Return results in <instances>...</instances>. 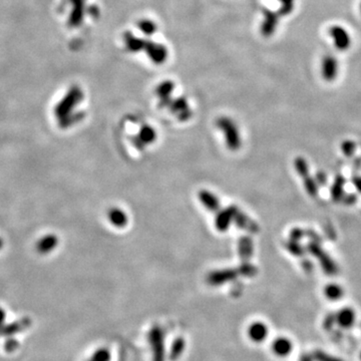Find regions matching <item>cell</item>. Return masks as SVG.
Here are the masks:
<instances>
[{
  "instance_id": "cell-4",
  "label": "cell",
  "mask_w": 361,
  "mask_h": 361,
  "mask_svg": "<svg viewBox=\"0 0 361 361\" xmlns=\"http://www.w3.org/2000/svg\"><path fill=\"white\" fill-rule=\"evenodd\" d=\"M279 17H280L279 13L274 12L270 9H265L263 11V21L260 28L263 37L270 38L275 33L278 27Z\"/></svg>"
},
{
  "instance_id": "cell-10",
  "label": "cell",
  "mask_w": 361,
  "mask_h": 361,
  "mask_svg": "<svg viewBox=\"0 0 361 361\" xmlns=\"http://www.w3.org/2000/svg\"><path fill=\"white\" fill-rule=\"evenodd\" d=\"M138 29L147 37H151L157 32V23L151 19H140L137 22Z\"/></svg>"
},
{
  "instance_id": "cell-19",
  "label": "cell",
  "mask_w": 361,
  "mask_h": 361,
  "mask_svg": "<svg viewBox=\"0 0 361 361\" xmlns=\"http://www.w3.org/2000/svg\"><path fill=\"white\" fill-rule=\"evenodd\" d=\"M360 11H361V3H360Z\"/></svg>"
},
{
  "instance_id": "cell-3",
  "label": "cell",
  "mask_w": 361,
  "mask_h": 361,
  "mask_svg": "<svg viewBox=\"0 0 361 361\" xmlns=\"http://www.w3.org/2000/svg\"><path fill=\"white\" fill-rule=\"evenodd\" d=\"M338 59L331 53L325 54L321 60V74L324 80L327 82H332L338 76Z\"/></svg>"
},
{
  "instance_id": "cell-13",
  "label": "cell",
  "mask_w": 361,
  "mask_h": 361,
  "mask_svg": "<svg viewBox=\"0 0 361 361\" xmlns=\"http://www.w3.org/2000/svg\"><path fill=\"white\" fill-rule=\"evenodd\" d=\"M313 358L315 361H343L338 357H335L333 355H330L322 350H316L315 352L312 354Z\"/></svg>"
},
{
  "instance_id": "cell-12",
  "label": "cell",
  "mask_w": 361,
  "mask_h": 361,
  "mask_svg": "<svg viewBox=\"0 0 361 361\" xmlns=\"http://www.w3.org/2000/svg\"><path fill=\"white\" fill-rule=\"evenodd\" d=\"M280 8H279V15L286 16L289 15L295 7V0H279Z\"/></svg>"
},
{
  "instance_id": "cell-17",
  "label": "cell",
  "mask_w": 361,
  "mask_h": 361,
  "mask_svg": "<svg viewBox=\"0 0 361 361\" xmlns=\"http://www.w3.org/2000/svg\"><path fill=\"white\" fill-rule=\"evenodd\" d=\"M336 324V321H335V315L333 314H330V315L326 316L325 320H324V327L325 329L327 330H330L333 328V325Z\"/></svg>"
},
{
  "instance_id": "cell-6",
  "label": "cell",
  "mask_w": 361,
  "mask_h": 361,
  "mask_svg": "<svg viewBox=\"0 0 361 361\" xmlns=\"http://www.w3.org/2000/svg\"><path fill=\"white\" fill-rule=\"evenodd\" d=\"M355 312L350 308H343L335 314L336 324L343 329L351 328L355 324Z\"/></svg>"
},
{
  "instance_id": "cell-1",
  "label": "cell",
  "mask_w": 361,
  "mask_h": 361,
  "mask_svg": "<svg viewBox=\"0 0 361 361\" xmlns=\"http://www.w3.org/2000/svg\"><path fill=\"white\" fill-rule=\"evenodd\" d=\"M143 51H146L149 58L156 64L164 63L169 55V51L165 45L149 40H146Z\"/></svg>"
},
{
  "instance_id": "cell-18",
  "label": "cell",
  "mask_w": 361,
  "mask_h": 361,
  "mask_svg": "<svg viewBox=\"0 0 361 361\" xmlns=\"http://www.w3.org/2000/svg\"><path fill=\"white\" fill-rule=\"evenodd\" d=\"M300 361H314V358L312 355L309 354H303L300 358Z\"/></svg>"
},
{
  "instance_id": "cell-9",
  "label": "cell",
  "mask_w": 361,
  "mask_h": 361,
  "mask_svg": "<svg viewBox=\"0 0 361 361\" xmlns=\"http://www.w3.org/2000/svg\"><path fill=\"white\" fill-rule=\"evenodd\" d=\"M124 40H125V44H126L127 48L129 49V51L139 52V51L143 50L146 40L136 38L135 34H133L131 31H128L125 33Z\"/></svg>"
},
{
  "instance_id": "cell-2",
  "label": "cell",
  "mask_w": 361,
  "mask_h": 361,
  "mask_svg": "<svg viewBox=\"0 0 361 361\" xmlns=\"http://www.w3.org/2000/svg\"><path fill=\"white\" fill-rule=\"evenodd\" d=\"M329 35L332 39L333 45L336 49L340 51L347 50L351 45V38L348 31L340 26V25H333L329 29Z\"/></svg>"
},
{
  "instance_id": "cell-11",
  "label": "cell",
  "mask_w": 361,
  "mask_h": 361,
  "mask_svg": "<svg viewBox=\"0 0 361 361\" xmlns=\"http://www.w3.org/2000/svg\"><path fill=\"white\" fill-rule=\"evenodd\" d=\"M325 294L330 300H339L343 294V291L338 285H328L325 289Z\"/></svg>"
},
{
  "instance_id": "cell-5",
  "label": "cell",
  "mask_w": 361,
  "mask_h": 361,
  "mask_svg": "<svg viewBox=\"0 0 361 361\" xmlns=\"http://www.w3.org/2000/svg\"><path fill=\"white\" fill-rule=\"evenodd\" d=\"M150 340L155 352V361H164V347H163V333L158 327L153 328L150 334Z\"/></svg>"
},
{
  "instance_id": "cell-8",
  "label": "cell",
  "mask_w": 361,
  "mask_h": 361,
  "mask_svg": "<svg viewBox=\"0 0 361 361\" xmlns=\"http://www.w3.org/2000/svg\"><path fill=\"white\" fill-rule=\"evenodd\" d=\"M293 349V343L286 337H279L272 343V350L275 355L279 357H286L290 355Z\"/></svg>"
},
{
  "instance_id": "cell-16",
  "label": "cell",
  "mask_w": 361,
  "mask_h": 361,
  "mask_svg": "<svg viewBox=\"0 0 361 361\" xmlns=\"http://www.w3.org/2000/svg\"><path fill=\"white\" fill-rule=\"evenodd\" d=\"M111 355L109 350L106 349H100L97 352H95V355L93 357L94 361H110Z\"/></svg>"
},
{
  "instance_id": "cell-14",
  "label": "cell",
  "mask_w": 361,
  "mask_h": 361,
  "mask_svg": "<svg viewBox=\"0 0 361 361\" xmlns=\"http://www.w3.org/2000/svg\"><path fill=\"white\" fill-rule=\"evenodd\" d=\"M184 340L183 339H178L175 341L173 348H172V353H171V358L172 359H176L180 356L184 350Z\"/></svg>"
},
{
  "instance_id": "cell-20",
  "label": "cell",
  "mask_w": 361,
  "mask_h": 361,
  "mask_svg": "<svg viewBox=\"0 0 361 361\" xmlns=\"http://www.w3.org/2000/svg\"><path fill=\"white\" fill-rule=\"evenodd\" d=\"M360 359H361V353H360Z\"/></svg>"
},
{
  "instance_id": "cell-7",
  "label": "cell",
  "mask_w": 361,
  "mask_h": 361,
  "mask_svg": "<svg viewBox=\"0 0 361 361\" xmlns=\"http://www.w3.org/2000/svg\"><path fill=\"white\" fill-rule=\"evenodd\" d=\"M268 327L266 324L262 322H255L250 325L248 328V336L249 338L257 343L264 341L268 336Z\"/></svg>"
},
{
  "instance_id": "cell-15",
  "label": "cell",
  "mask_w": 361,
  "mask_h": 361,
  "mask_svg": "<svg viewBox=\"0 0 361 361\" xmlns=\"http://www.w3.org/2000/svg\"><path fill=\"white\" fill-rule=\"evenodd\" d=\"M173 89H174V84L172 82L168 81V82H164L162 85H160V87L158 88V92L163 97H166L173 90Z\"/></svg>"
}]
</instances>
